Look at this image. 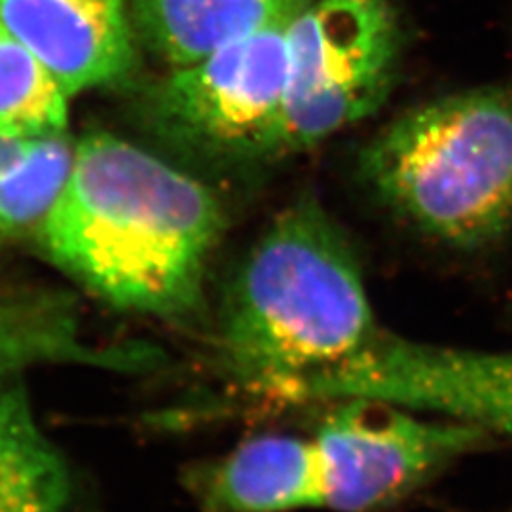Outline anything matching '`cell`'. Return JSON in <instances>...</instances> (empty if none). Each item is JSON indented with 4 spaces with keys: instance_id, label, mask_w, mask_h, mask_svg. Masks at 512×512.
I'll use <instances>...</instances> for the list:
<instances>
[{
    "instance_id": "obj_1",
    "label": "cell",
    "mask_w": 512,
    "mask_h": 512,
    "mask_svg": "<svg viewBox=\"0 0 512 512\" xmlns=\"http://www.w3.org/2000/svg\"><path fill=\"white\" fill-rule=\"evenodd\" d=\"M222 226L205 184L116 135L90 133L38 234L59 268L112 306L190 325Z\"/></svg>"
},
{
    "instance_id": "obj_2",
    "label": "cell",
    "mask_w": 512,
    "mask_h": 512,
    "mask_svg": "<svg viewBox=\"0 0 512 512\" xmlns=\"http://www.w3.org/2000/svg\"><path fill=\"white\" fill-rule=\"evenodd\" d=\"M382 330L348 239L317 203L302 200L239 266L213 332V365L249 395L294 403Z\"/></svg>"
},
{
    "instance_id": "obj_3",
    "label": "cell",
    "mask_w": 512,
    "mask_h": 512,
    "mask_svg": "<svg viewBox=\"0 0 512 512\" xmlns=\"http://www.w3.org/2000/svg\"><path fill=\"white\" fill-rule=\"evenodd\" d=\"M363 173L393 211L442 243L478 249L512 230V90L478 88L404 112Z\"/></svg>"
},
{
    "instance_id": "obj_4",
    "label": "cell",
    "mask_w": 512,
    "mask_h": 512,
    "mask_svg": "<svg viewBox=\"0 0 512 512\" xmlns=\"http://www.w3.org/2000/svg\"><path fill=\"white\" fill-rule=\"evenodd\" d=\"M399 46L387 0H310L287 25L283 152L313 147L380 109Z\"/></svg>"
},
{
    "instance_id": "obj_5",
    "label": "cell",
    "mask_w": 512,
    "mask_h": 512,
    "mask_svg": "<svg viewBox=\"0 0 512 512\" xmlns=\"http://www.w3.org/2000/svg\"><path fill=\"white\" fill-rule=\"evenodd\" d=\"M287 25L173 69L148 97L156 129L175 145L211 158L281 154Z\"/></svg>"
},
{
    "instance_id": "obj_6",
    "label": "cell",
    "mask_w": 512,
    "mask_h": 512,
    "mask_svg": "<svg viewBox=\"0 0 512 512\" xmlns=\"http://www.w3.org/2000/svg\"><path fill=\"white\" fill-rule=\"evenodd\" d=\"M313 440L323 469V509L368 512L412 494L448 463L480 448L488 433L399 404L346 399Z\"/></svg>"
},
{
    "instance_id": "obj_7",
    "label": "cell",
    "mask_w": 512,
    "mask_h": 512,
    "mask_svg": "<svg viewBox=\"0 0 512 512\" xmlns=\"http://www.w3.org/2000/svg\"><path fill=\"white\" fill-rule=\"evenodd\" d=\"M0 23L69 99L120 78L133 61L124 0H0Z\"/></svg>"
},
{
    "instance_id": "obj_8",
    "label": "cell",
    "mask_w": 512,
    "mask_h": 512,
    "mask_svg": "<svg viewBox=\"0 0 512 512\" xmlns=\"http://www.w3.org/2000/svg\"><path fill=\"white\" fill-rule=\"evenodd\" d=\"M205 512H291L325 507L315 440L262 435L194 476Z\"/></svg>"
},
{
    "instance_id": "obj_9",
    "label": "cell",
    "mask_w": 512,
    "mask_h": 512,
    "mask_svg": "<svg viewBox=\"0 0 512 512\" xmlns=\"http://www.w3.org/2000/svg\"><path fill=\"white\" fill-rule=\"evenodd\" d=\"M310 0H135L141 38L173 69L241 38L287 25Z\"/></svg>"
},
{
    "instance_id": "obj_10",
    "label": "cell",
    "mask_w": 512,
    "mask_h": 512,
    "mask_svg": "<svg viewBox=\"0 0 512 512\" xmlns=\"http://www.w3.org/2000/svg\"><path fill=\"white\" fill-rule=\"evenodd\" d=\"M421 406L512 439V349L435 346L418 370Z\"/></svg>"
},
{
    "instance_id": "obj_11",
    "label": "cell",
    "mask_w": 512,
    "mask_h": 512,
    "mask_svg": "<svg viewBox=\"0 0 512 512\" xmlns=\"http://www.w3.org/2000/svg\"><path fill=\"white\" fill-rule=\"evenodd\" d=\"M71 475L23 385L0 380V512H67Z\"/></svg>"
},
{
    "instance_id": "obj_12",
    "label": "cell",
    "mask_w": 512,
    "mask_h": 512,
    "mask_svg": "<svg viewBox=\"0 0 512 512\" xmlns=\"http://www.w3.org/2000/svg\"><path fill=\"white\" fill-rule=\"evenodd\" d=\"M160 351L141 344L97 348L86 342L69 308L19 300L0 304V370L33 363H76L109 370H147Z\"/></svg>"
},
{
    "instance_id": "obj_13",
    "label": "cell",
    "mask_w": 512,
    "mask_h": 512,
    "mask_svg": "<svg viewBox=\"0 0 512 512\" xmlns=\"http://www.w3.org/2000/svg\"><path fill=\"white\" fill-rule=\"evenodd\" d=\"M67 101L37 55L0 23V133L18 139L61 133Z\"/></svg>"
},
{
    "instance_id": "obj_14",
    "label": "cell",
    "mask_w": 512,
    "mask_h": 512,
    "mask_svg": "<svg viewBox=\"0 0 512 512\" xmlns=\"http://www.w3.org/2000/svg\"><path fill=\"white\" fill-rule=\"evenodd\" d=\"M74 147L65 131L37 137L18 164L0 171V239L40 230L71 175Z\"/></svg>"
},
{
    "instance_id": "obj_15",
    "label": "cell",
    "mask_w": 512,
    "mask_h": 512,
    "mask_svg": "<svg viewBox=\"0 0 512 512\" xmlns=\"http://www.w3.org/2000/svg\"><path fill=\"white\" fill-rule=\"evenodd\" d=\"M35 139H18V137H8L0 133V171L18 164L19 160L29 152Z\"/></svg>"
}]
</instances>
